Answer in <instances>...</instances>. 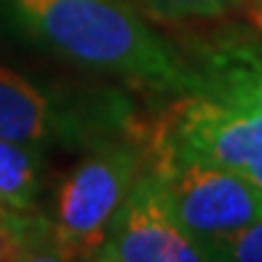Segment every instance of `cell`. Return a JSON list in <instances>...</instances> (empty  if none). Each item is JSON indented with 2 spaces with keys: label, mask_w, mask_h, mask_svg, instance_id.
<instances>
[{
  "label": "cell",
  "mask_w": 262,
  "mask_h": 262,
  "mask_svg": "<svg viewBox=\"0 0 262 262\" xmlns=\"http://www.w3.org/2000/svg\"><path fill=\"white\" fill-rule=\"evenodd\" d=\"M30 43L67 62L158 91H185L190 70L128 0H0Z\"/></svg>",
  "instance_id": "cell-1"
},
{
  "label": "cell",
  "mask_w": 262,
  "mask_h": 262,
  "mask_svg": "<svg viewBox=\"0 0 262 262\" xmlns=\"http://www.w3.org/2000/svg\"><path fill=\"white\" fill-rule=\"evenodd\" d=\"M163 142L174 150L228 169L262 190V113L190 94L174 110Z\"/></svg>",
  "instance_id": "cell-4"
},
{
  "label": "cell",
  "mask_w": 262,
  "mask_h": 262,
  "mask_svg": "<svg viewBox=\"0 0 262 262\" xmlns=\"http://www.w3.org/2000/svg\"><path fill=\"white\" fill-rule=\"evenodd\" d=\"M156 169L163 177L182 228L204 249L206 241L262 220V190L228 169L158 145Z\"/></svg>",
  "instance_id": "cell-3"
},
{
  "label": "cell",
  "mask_w": 262,
  "mask_h": 262,
  "mask_svg": "<svg viewBox=\"0 0 262 262\" xmlns=\"http://www.w3.org/2000/svg\"><path fill=\"white\" fill-rule=\"evenodd\" d=\"M254 3H259V6H262V0H254Z\"/></svg>",
  "instance_id": "cell-12"
},
{
  "label": "cell",
  "mask_w": 262,
  "mask_h": 262,
  "mask_svg": "<svg viewBox=\"0 0 262 262\" xmlns=\"http://www.w3.org/2000/svg\"><path fill=\"white\" fill-rule=\"evenodd\" d=\"M139 8L161 21H198L217 19L241 6L244 0H137Z\"/></svg>",
  "instance_id": "cell-8"
},
{
  "label": "cell",
  "mask_w": 262,
  "mask_h": 262,
  "mask_svg": "<svg viewBox=\"0 0 262 262\" xmlns=\"http://www.w3.org/2000/svg\"><path fill=\"white\" fill-rule=\"evenodd\" d=\"M43 190V152L0 137V206L30 214Z\"/></svg>",
  "instance_id": "cell-7"
},
{
  "label": "cell",
  "mask_w": 262,
  "mask_h": 262,
  "mask_svg": "<svg viewBox=\"0 0 262 262\" xmlns=\"http://www.w3.org/2000/svg\"><path fill=\"white\" fill-rule=\"evenodd\" d=\"M142 163L139 145L104 142L64 177L49 222L54 259H97Z\"/></svg>",
  "instance_id": "cell-2"
},
{
  "label": "cell",
  "mask_w": 262,
  "mask_h": 262,
  "mask_svg": "<svg viewBox=\"0 0 262 262\" xmlns=\"http://www.w3.org/2000/svg\"><path fill=\"white\" fill-rule=\"evenodd\" d=\"M118 126V118L91 115L73 110V102L56 99L46 89L19 75L16 70L0 64V137L21 145L49 147L56 142L86 137H102L107 128Z\"/></svg>",
  "instance_id": "cell-6"
},
{
  "label": "cell",
  "mask_w": 262,
  "mask_h": 262,
  "mask_svg": "<svg viewBox=\"0 0 262 262\" xmlns=\"http://www.w3.org/2000/svg\"><path fill=\"white\" fill-rule=\"evenodd\" d=\"M102 262H198L206 259L201 244L177 220L169 190L158 169H142L115 214Z\"/></svg>",
  "instance_id": "cell-5"
},
{
  "label": "cell",
  "mask_w": 262,
  "mask_h": 262,
  "mask_svg": "<svg viewBox=\"0 0 262 262\" xmlns=\"http://www.w3.org/2000/svg\"><path fill=\"white\" fill-rule=\"evenodd\" d=\"M206 259H233V262H262V220L252 222L228 235H217L204 244Z\"/></svg>",
  "instance_id": "cell-9"
},
{
  "label": "cell",
  "mask_w": 262,
  "mask_h": 262,
  "mask_svg": "<svg viewBox=\"0 0 262 262\" xmlns=\"http://www.w3.org/2000/svg\"><path fill=\"white\" fill-rule=\"evenodd\" d=\"M249 19H252L254 27L262 32V6L259 3H252V8H249Z\"/></svg>",
  "instance_id": "cell-11"
},
{
  "label": "cell",
  "mask_w": 262,
  "mask_h": 262,
  "mask_svg": "<svg viewBox=\"0 0 262 262\" xmlns=\"http://www.w3.org/2000/svg\"><path fill=\"white\" fill-rule=\"evenodd\" d=\"M21 211L0 206V259H27L32 254V241L27 233L30 222L19 217Z\"/></svg>",
  "instance_id": "cell-10"
}]
</instances>
